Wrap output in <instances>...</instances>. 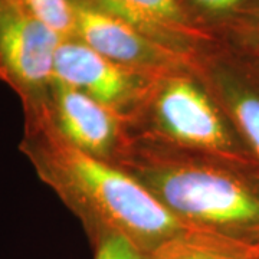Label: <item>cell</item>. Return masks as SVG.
I'll use <instances>...</instances> for the list:
<instances>
[{"label":"cell","mask_w":259,"mask_h":259,"mask_svg":"<svg viewBox=\"0 0 259 259\" xmlns=\"http://www.w3.org/2000/svg\"><path fill=\"white\" fill-rule=\"evenodd\" d=\"M45 128L40 161L55 186L65 187L101 219L107 231L118 232L148 256L179 241H203L229 248L231 243L187 223L139 179L104 163Z\"/></svg>","instance_id":"obj_1"},{"label":"cell","mask_w":259,"mask_h":259,"mask_svg":"<svg viewBox=\"0 0 259 259\" xmlns=\"http://www.w3.org/2000/svg\"><path fill=\"white\" fill-rule=\"evenodd\" d=\"M140 180L187 223L250 255L238 233L259 229V194L213 167L177 164L141 171Z\"/></svg>","instance_id":"obj_2"},{"label":"cell","mask_w":259,"mask_h":259,"mask_svg":"<svg viewBox=\"0 0 259 259\" xmlns=\"http://www.w3.org/2000/svg\"><path fill=\"white\" fill-rule=\"evenodd\" d=\"M75 12L76 39L117 64L143 74L187 65V54L160 44L85 0H75Z\"/></svg>","instance_id":"obj_3"},{"label":"cell","mask_w":259,"mask_h":259,"mask_svg":"<svg viewBox=\"0 0 259 259\" xmlns=\"http://www.w3.org/2000/svg\"><path fill=\"white\" fill-rule=\"evenodd\" d=\"M64 39L16 0H0V71L26 91L52 85L54 62Z\"/></svg>","instance_id":"obj_4"},{"label":"cell","mask_w":259,"mask_h":259,"mask_svg":"<svg viewBox=\"0 0 259 259\" xmlns=\"http://www.w3.org/2000/svg\"><path fill=\"white\" fill-rule=\"evenodd\" d=\"M156 117L173 140L222 156L233 153L229 131L206 94L187 78L171 76L156 97Z\"/></svg>","instance_id":"obj_5"},{"label":"cell","mask_w":259,"mask_h":259,"mask_svg":"<svg viewBox=\"0 0 259 259\" xmlns=\"http://www.w3.org/2000/svg\"><path fill=\"white\" fill-rule=\"evenodd\" d=\"M143 72L114 62L78 39L62 40L54 62L52 83H61L115 108L133 98Z\"/></svg>","instance_id":"obj_6"},{"label":"cell","mask_w":259,"mask_h":259,"mask_svg":"<svg viewBox=\"0 0 259 259\" xmlns=\"http://www.w3.org/2000/svg\"><path fill=\"white\" fill-rule=\"evenodd\" d=\"M56 124L54 128L71 146L95 157L107 154L117 140L114 110L87 94L52 83Z\"/></svg>","instance_id":"obj_7"},{"label":"cell","mask_w":259,"mask_h":259,"mask_svg":"<svg viewBox=\"0 0 259 259\" xmlns=\"http://www.w3.org/2000/svg\"><path fill=\"white\" fill-rule=\"evenodd\" d=\"M130 23L166 47L187 54L189 48L207 39L187 16L179 0H85Z\"/></svg>","instance_id":"obj_8"},{"label":"cell","mask_w":259,"mask_h":259,"mask_svg":"<svg viewBox=\"0 0 259 259\" xmlns=\"http://www.w3.org/2000/svg\"><path fill=\"white\" fill-rule=\"evenodd\" d=\"M64 40L76 39L75 0H16Z\"/></svg>","instance_id":"obj_9"},{"label":"cell","mask_w":259,"mask_h":259,"mask_svg":"<svg viewBox=\"0 0 259 259\" xmlns=\"http://www.w3.org/2000/svg\"><path fill=\"white\" fill-rule=\"evenodd\" d=\"M232 115L250 148L259 157V97L245 90H232Z\"/></svg>","instance_id":"obj_10"},{"label":"cell","mask_w":259,"mask_h":259,"mask_svg":"<svg viewBox=\"0 0 259 259\" xmlns=\"http://www.w3.org/2000/svg\"><path fill=\"white\" fill-rule=\"evenodd\" d=\"M150 259H245L202 241H179L158 249Z\"/></svg>","instance_id":"obj_11"},{"label":"cell","mask_w":259,"mask_h":259,"mask_svg":"<svg viewBox=\"0 0 259 259\" xmlns=\"http://www.w3.org/2000/svg\"><path fill=\"white\" fill-rule=\"evenodd\" d=\"M94 259H150L139 246L118 232L105 231Z\"/></svg>","instance_id":"obj_12"},{"label":"cell","mask_w":259,"mask_h":259,"mask_svg":"<svg viewBox=\"0 0 259 259\" xmlns=\"http://www.w3.org/2000/svg\"><path fill=\"white\" fill-rule=\"evenodd\" d=\"M196 8L214 16H228L243 9L249 0H189Z\"/></svg>","instance_id":"obj_13"}]
</instances>
